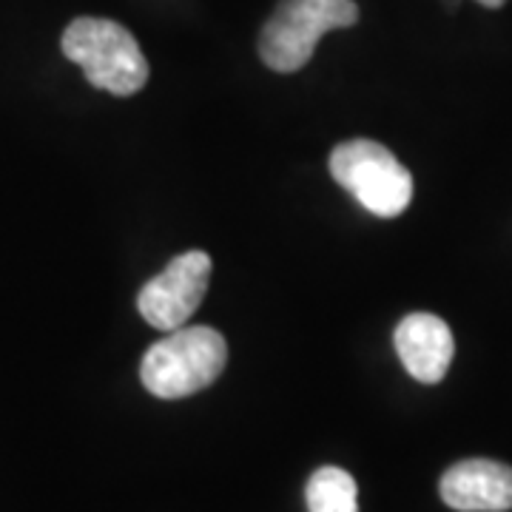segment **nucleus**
<instances>
[{"label":"nucleus","mask_w":512,"mask_h":512,"mask_svg":"<svg viewBox=\"0 0 512 512\" xmlns=\"http://www.w3.org/2000/svg\"><path fill=\"white\" fill-rule=\"evenodd\" d=\"M228 365V342L220 330L194 325L171 330L140 362V382L157 399H185L217 382Z\"/></svg>","instance_id":"f257e3e1"},{"label":"nucleus","mask_w":512,"mask_h":512,"mask_svg":"<svg viewBox=\"0 0 512 512\" xmlns=\"http://www.w3.org/2000/svg\"><path fill=\"white\" fill-rule=\"evenodd\" d=\"M63 55L77 63L94 89L131 97L148 83V60L140 43L109 18H77L60 40Z\"/></svg>","instance_id":"f03ea898"},{"label":"nucleus","mask_w":512,"mask_h":512,"mask_svg":"<svg viewBox=\"0 0 512 512\" xmlns=\"http://www.w3.org/2000/svg\"><path fill=\"white\" fill-rule=\"evenodd\" d=\"M356 20L359 6L353 0H279L259 32V57L279 74L299 72L311 63L319 37Z\"/></svg>","instance_id":"7ed1b4c3"},{"label":"nucleus","mask_w":512,"mask_h":512,"mask_svg":"<svg viewBox=\"0 0 512 512\" xmlns=\"http://www.w3.org/2000/svg\"><path fill=\"white\" fill-rule=\"evenodd\" d=\"M333 180L350 191L370 214L393 220L413 200V177L390 148L376 140H345L330 154Z\"/></svg>","instance_id":"20e7f679"},{"label":"nucleus","mask_w":512,"mask_h":512,"mask_svg":"<svg viewBox=\"0 0 512 512\" xmlns=\"http://www.w3.org/2000/svg\"><path fill=\"white\" fill-rule=\"evenodd\" d=\"M211 256L205 251H185L174 256L163 271L151 276L137 296V311L151 328L177 330L200 311L208 282H211Z\"/></svg>","instance_id":"39448f33"},{"label":"nucleus","mask_w":512,"mask_h":512,"mask_svg":"<svg viewBox=\"0 0 512 512\" xmlns=\"http://www.w3.org/2000/svg\"><path fill=\"white\" fill-rule=\"evenodd\" d=\"M441 501L458 512L512 510V467L490 458H467L453 464L439 484Z\"/></svg>","instance_id":"423d86ee"},{"label":"nucleus","mask_w":512,"mask_h":512,"mask_svg":"<svg viewBox=\"0 0 512 512\" xmlns=\"http://www.w3.org/2000/svg\"><path fill=\"white\" fill-rule=\"evenodd\" d=\"M404 370L421 384H439L456 356L450 325L433 313H410L393 333Z\"/></svg>","instance_id":"0eeeda50"},{"label":"nucleus","mask_w":512,"mask_h":512,"mask_svg":"<svg viewBox=\"0 0 512 512\" xmlns=\"http://www.w3.org/2000/svg\"><path fill=\"white\" fill-rule=\"evenodd\" d=\"M308 512H359L356 478L342 467H319L305 487Z\"/></svg>","instance_id":"6e6552de"},{"label":"nucleus","mask_w":512,"mask_h":512,"mask_svg":"<svg viewBox=\"0 0 512 512\" xmlns=\"http://www.w3.org/2000/svg\"><path fill=\"white\" fill-rule=\"evenodd\" d=\"M481 6H487V9H498V6H504V0H478Z\"/></svg>","instance_id":"1a4fd4ad"}]
</instances>
